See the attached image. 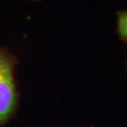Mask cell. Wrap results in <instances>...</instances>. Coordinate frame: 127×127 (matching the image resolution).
Returning a JSON list of instances; mask_svg holds the SVG:
<instances>
[{
  "mask_svg": "<svg viewBox=\"0 0 127 127\" xmlns=\"http://www.w3.org/2000/svg\"><path fill=\"white\" fill-rule=\"evenodd\" d=\"M14 65L13 59L0 51V124L9 118L16 104Z\"/></svg>",
  "mask_w": 127,
  "mask_h": 127,
  "instance_id": "6da1fadb",
  "label": "cell"
},
{
  "mask_svg": "<svg viewBox=\"0 0 127 127\" xmlns=\"http://www.w3.org/2000/svg\"><path fill=\"white\" fill-rule=\"evenodd\" d=\"M117 33L119 39L127 44V9L117 12Z\"/></svg>",
  "mask_w": 127,
  "mask_h": 127,
  "instance_id": "7a4b0ae2",
  "label": "cell"
},
{
  "mask_svg": "<svg viewBox=\"0 0 127 127\" xmlns=\"http://www.w3.org/2000/svg\"></svg>",
  "mask_w": 127,
  "mask_h": 127,
  "instance_id": "3957f363",
  "label": "cell"
}]
</instances>
